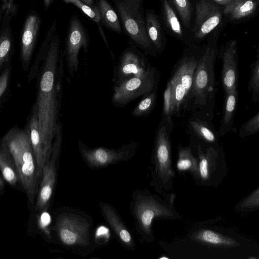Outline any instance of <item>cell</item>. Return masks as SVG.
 <instances>
[{
  "instance_id": "obj_1",
  "label": "cell",
  "mask_w": 259,
  "mask_h": 259,
  "mask_svg": "<svg viewBox=\"0 0 259 259\" xmlns=\"http://www.w3.org/2000/svg\"><path fill=\"white\" fill-rule=\"evenodd\" d=\"M44 62L39 75L34 104L37 114L41 141L45 154L50 156L57 126L62 94L64 55L58 35L49 29L40 48Z\"/></svg>"
},
{
  "instance_id": "obj_2",
  "label": "cell",
  "mask_w": 259,
  "mask_h": 259,
  "mask_svg": "<svg viewBox=\"0 0 259 259\" xmlns=\"http://www.w3.org/2000/svg\"><path fill=\"white\" fill-rule=\"evenodd\" d=\"M13 158L20 183L26 195L27 207L33 210L41 179L42 169L33 151L28 126L11 128L2 139Z\"/></svg>"
},
{
  "instance_id": "obj_3",
  "label": "cell",
  "mask_w": 259,
  "mask_h": 259,
  "mask_svg": "<svg viewBox=\"0 0 259 259\" xmlns=\"http://www.w3.org/2000/svg\"><path fill=\"white\" fill-rule=\"evenodd\" d=\"M175 195H167L165 200L147 190L136 189L132 195L130 204L131 214L134 218L136 231L141 239L151 243L155 238L152 229L156 219H178L179 213L174 208Z\"/></svg>"
},
{
  "instance_id": "obj_4",
  "label": "cell",
  "mask_w": 259,
  "mask_h": 259,
  "mask_svg": "<svg viewBox=\"0 0 259 259\" xmlns=\"http://www.w3.org/2000/svg\"><path fill=\"white\" fill-rule=\"evenodd\" d=\"M92 224L91 218L82 211L65 207L56 215L51 230L63 247L84 255L94 249Z\"/></svg>"
},
{
  "instance_id": "obj_5",
  "label": "cell",
  "mask_w": 259,
  "mask_h": 259,
  "mask_svg": "<svg viewBox=\"0 0 259 259\" xmlns=\"http://www.w3.org/2000/svg\"><path fill=\"white\" fill-rule=\"evenodd\" d=\"M169 132L166 123H160L156 133L152 157L150 185L159 194L171 189L175 172L171 164Z\"/></svg>"
},
{
  "instance_id": "obj_6",
  "label": "cell",
  "mask_w": 259,
  "mask_h": 259,
  "mask_svg": "<svg viewBox=\"0 0 259 259\" xmlns=\"http://www.w3.org/2000/svg\"><path fill=\"white\" fill-rule=\"evenodd\" d=\"M221 31L209 35L202 56L197 62L192 87L189 98H193L194 103L203 105L213 90L214 85V64L218 54L217 41Z\"/></svg>"
},
{
  "instance_id": "obj_7",
  "label": "cell",
  "mask_w": 259,
  "mask_h": 259,
  "mask_svg": "<svg viewBox=\"0 0 259 259\" xmlns=\"http://www.w3.org/2000/svg\"><path fill=\"white\" fill-rule=\"evenodd\" d=\"M124 31L132 41L146 53L155 56L156 50L147 33L144 0H112Z\"/></svg>"
},
{
  "instance_id": "obj_8",
  "label": "cell",
  "mask_w": 259,
  "mask_h": 259,
  "mask_svg": "<svg viewBox=\"0 0 259 259\" xmlns=\"http://www.w3.org/2000/svg\"><path fill=\"white\" fill-rule=\"evenodd\" d=\"M62 141L63 127L60 121L57 126L51 154L42 167L38 190L32 210L36 215L48 211L50 207L57 181Z\"/></svg>"
},
{
  "instance_id": "obj_9",
  "label": "cell",
  "mask_w": 259,
  "mask_h": 259,
  "mask_svg": "<svg viewBox=\"0 0 259 259\" xmlns=\"http://www.w3.org/2000/svg\"><path fill=\"white\" fill-rule=\"evenodd\" d=\"M194 6L195 18L191 28V40L199 42L213 33L222 31L228 23L223 7L212 0H196Z\"/></svg>"
},
{
  "instance_id": "obj_10",
  "label": "cell",
  "mask_w": 259,
  "mask_h": 259,
  "mask_svg": "<svg viewBox=\"0 0 259 259\" xmlns=\"http://www.w3.org/2000/svg\"><path fill=\"white\" fill-rule=\"evenodd\" d=\"M138 143L132 141L118 149L106 147L90 148L82 141H78L79 153L91 168L105 167L121 161H127L136 154Z\"/></svg>"
},
{
  "instance_id": "obj_11",
  "label": "cell",
  "mask_w": 259,
  "mask_h": 259,
  "mask_svg": "<svg viewBox=\"0 0 259 259\" xmlns=\"http://www.w3.org/2000/svg\"><path fill=\"white\" fill-rule=\"evenodd\" d=\"M156 69L145 77H133L114 84L111 101L114 106L122 107L130 102L155 90L158 82Z\"/></svg>"
},
{
  "instance_id": "obj_12",
  "label": "cell",
  "mask_w": 259,
  "mask_h": 259,
  "mask_svg": "<svg viewBox=\"0 0 259 259\" xmlns=\"http://www.w3.org/2000/svg\"><path fill=\"white\" fill-rule=\"evenodd\" d=\"M155 69L141 52L130 47L123 51L114 66L113 83L116 84L133 77H145Z\"/></svg>"
},
{
  "instance_id": "obj_13",
  "label": "cell",
  "mask_w": 259,
  "mask_h": 259,
  "mask_svg": "<svg viewBox=\"0 0 259 259\" xmlns=\"http://www.w3.org/2000/svg\"><path fill=\"white\" fill-rule=\"evenodd\" d=\"M88 45L89 38L84 27L78 17L73 16L69 22L64 53L68 72L70 76L73 77L77 71L80 49L83 48L87 53Z\"/></svg>"
},
{
  "instance_id": "obj_14",
  "label": "cell",
  "mask_w": 259,
  "mask_h": 259,
  "mask_svg": "<svg viewBox=\"0 0 259 259\" xmlns=\"http://www.w3.org/2000/svg\"><path fill=\"white\" fill-rule=\"evenodd\" d=\"M223 62L221 80L225 93L237 88L238 81V54L237 42L230 39L220 50Z\"/></svg>"
},
{
  "instance_id": "obj_15",
  "label": "cell",
  "mask_w": 259,
  "mask_h": 259,
  "mask_svg": "<svg viewBox=\"0 0 259 259\" xmlns=\"http://www.w3.org/2000/svg\"><path fill=\"white\" fill-rule=\"evenodd\" d=\"M41 19L34 11L30 12L23 25L20 38V58L23 69L26 71L36 45L41 26Z\"/></svg>"
},
{
  "instance_id": "obj_16",
  "label": "cell",
  "mask_w": 259,
  "mask_h": 259,
  "mask_svg": "<svg viewBox=\"0 0 259 259\" xmlns=\"http://www.w3.org/2000/svg\"><path fill=\"white\" fill-rule=\"evenodd\" d=\"M99 207L104 220L119 243L126 249L135 250L136 246L132 234L116 210L104 202H100Z\"/></svg>"
},
{
  "instance_id": "obj_17",
  "label": "cell",
  "mask_w": 259,
  "mask_h": 259,
  "mask_svg": "<svg viewBox=\"0 0 259 259\" xmlns=\"http://www.w3.org/2000/svg\"><path fill=\"white\" fill-rule=\"evenodd\" d=\"M259 0H232L223 7V13L228 23L244 22L258 13Z\"/></svg>"
},
{
  "instance_id": "obj_18",
  "label": "cell",
  "mask_w": 259,
  "mask_h": 259,
  "mask_svg": "<svg viewBox=\"0 0 259 259\" xmlns=\"http://www.w3.org/2000/svg\"><path fill=\"white\" fill-rule=\"evenodd\" d=\"M160 17L164 29L168 34L178 40L189 44L191 42L190 34L184 28L179 16L168 0H160Z\"/></svg>"
},
{
  "instance_id": "obj_19",
  "label": "cell",
  "mask_w": 259,
  "mask_h": 259,
  "mask_svg": "<svg viewBox=\"0 0 259 259\" xmlns=\"http://www.w3.org/2000/svg\"><path fill=\"white\" fill-rule=\"evenodd\" d=\"M198 170L196 180L206 185L210 184L215 172L218 170L219 153L212 147L203 151L200 145L198 146Z\"/></svg>"
},
{
  "instance_id": "obj_20",
  "label": "cell",
  "mask_w": 259,
  "mask_h": 259,
  "mask_svg": "<svg viewBox=\"0 0 259 259\" xmlns=\"http://www.w3.org/2000/svg\"><path fill=\"white\" fill-rule=\"evenodd\" d=\"M145 25L147 35L156 53L161 54L166 46L165 30L160 15L153 9H146Z\"/></svg>"
},
{
  "instance_id": "obj_21",
  "label": "cell",
  "mask_w": 259,
  "mask_h": 259,
  "mask_svg": "<svg viewBox=\"0 0 259 259\" xmlns=\"http://www.w3.org/2000/svg\"><path fill=\"white\" fill-rule=\"evenodd\" d=\"M13 17L5 11L0 29V71L8 60L14 46V37L10 22Z\"/></svg>"
},
{
  "instance_id": "obj_22",
  "label": "cell",
  "mask_w": 259,
  "mask_h": 259,
  "mask_svg": "<svg viewBox=\"0 0 259 259\" xmlns=\"http://www.w3.org/2000/svg\"><path fill=\"white\" fill-rule=\"evenodd\" d=\"M28 128L34 156L39 167L42 169L48 158L45 154L41 141L37 114L34 104L29 121Z\"/></svg>"
},
{
  "instance_id": "obj_23",
  "label": "cell",
  "mask_w": 259,
  "mask_h": 259,
  "mask_svg": "<svg viewBox=\"0 0 259 259\" xmlns=\"http://www.w3.org/2000/svg\"><path fill=\"white\" fill-rule=\"evenodd\" d=\"M197 60L194 55L184 56L180 60L172 75L180 80L188 94V97L192 87Z\"/></svg>"
},
{
  "instance_id": "obj_24",
  "label": "cell",
  "mask_w": 259,
  "mask_h": 259,
  "mask_svg": "<svg viewBox=\"0 0 259 259\" xmlns=\"http://www.w3.org/2000/svg\"><path fill=\"white\" fill-rule=\"evenodd\" d=\"M0 171L4 180L12 187L15 186L20 179L13 158L6 144H0Z\"/></svg>"
},
{
  "instance_id": "obj_25",
  "label": "cell",
  "mask_w": 259,
  "mask_h": 259,
  "mask_svg": "<svg viewBox=\"0 0 259 259\" xmlns=\"http://www.w3.org/2000/svg\"><path fill=\"white\" fill-rule=\"evenodd\" d=\"M237 99L238 91L237 88L225 93L220 131L221 136H223L231 128L236 108Z\"/></svg>"
},
{
  "instance_id": "obj_26",
  "label": "cell",
  "mask_w": 259,
  "mask_h": 259,
  "mask_svg": "<svg viewBox=\"0 0 259 259\" xmlns=\"http://www.w3.org/2000/svg\"><path fill=\"white\" fill-rule=\"evenodd\" d=\"M192 237L195 240L216 247H234L239 245L232 238L208 229L197 231Z\"/></svg>"
},
{
  "instance_id": "obj_27",
  "label": "cell",
  "mask_w": 259,
  "mask_h": 259,
  "mask_svg": "<svg viewBox=\"0 0 259 259\" xmlns=\"http://www.w3.org/2000/svg\"><path fill=\"white\" fill-rule=\"evenodd\" d=\"M100 13L102 24L107 28L118 33H122L119 19L116 12L106 0H96Z\"/></svg>"
},
{
  "instance_id": "obj_28",
  "label": "cell",
  "mask_w": 259,
  "mask_h": 259,
  "mask_svg": "<svg viewBox=\"0 0 259 259\" xmlns=\"http://www.w3.org/2000/svg\"><path fill=\"white\" fill-rule=\"evenodd\" d=\"M177 170L180 172L189 171L196 180L198 170V158L189 147H179L176 162Z\"/></svg>"
},
{
  "instance_id": "obj_29",
  "label": "cell",
  "mask_w": 259,
  "mask_h": 259,
  "mask_svg": "<svg viewBox=\"0 0 259 259\" xmlns=\"http://www.w3.org/2000/svg\"><path fill=\"white\" fill-rule=\"evenodd\" d=\"M186 30L190 34L194 6L191 0H168ZM191 36V35H190Z\"/></svg>"
},
{
  "instance_id": "obj_30",
  "label": "cell",
  "mask_w": 259,
  "mask_h": 259,
  "mask_svg": "<svg viewBox=\"0 0 259 259\" xmlns=\"http://www.w3.org/2000/svg\"><path fill=\"white\" fill-rule=\"evenodd\" d=\"M171 85V93L175 108V114L177 115L180 112L182 105L186 102L188 94L182 85L180 80L172 76L169 80Z\"/></svg>"
},
{
  "instance_id": "obj_31",
  "label": "cell",
  "mask_w": 259,
  "mask_h": 259,
  "mask_svg": "<svg viewBox=\"0 0 259 259\" xmlns=\"http://www.w3.org/2000/svg\"><path fill=\"white\" fill-rule=\"evenodd\" d=\"M156 98L157 95L155 90L144 96L133 110L132 116L139 118L148 115L155 106Z\"/></svg>"
},
{
  "instance_id": "obj_32",
  "label": "cell",
  "mask_w": 259,
  "mask_h": 259,
  "mask_svg": "<svg viewBox=\"0 0 259 259\" xmlns=\"http://www.w3.org/2000/svg\"><path fill=\"white\" fill-rule=\"evenodd\" d=\"M62 1L71 4L79 9L84 14L95 22L99 26V30L102 29L101 25L102 24L101 18L99 10L96 5L94 6H89L81 0H61Z\"/></svg>"
},
{
  "instance_id": "obj_33",
  "label": "cell",
  "mask_w": 259,
  "mask_h": 259,
  "mask_svg": "<svg viewBox=\"0 0 259 259\" xmlns=\"http://www.w3.org/2000/svg\"><path fill=\"white\" fill-rule=\"evenodd\" d=\"M189 122L194 132L205 142L214 143L216 141L215 135L203 121L190 120Z\"/></svg>"
},
{
  "instance_id": "obj_34",
  "label": "cell",
  "mask_w": 259,
  "mask_h": 259,
  "mask_svg": "<svg viewBox=\"0 0 259 259\" xmlns=\"http://www.w3.org/2000/svg\"><path fill=\"white\" fill-rule=\"evenodd\" d=\"M250 78L248 89L252 92V99L256 102L259 99V52L257 51L256 60L251 65Z\"/></svg>"
},
{
  "instance_id": "obj_35",
  "label": "cell",
  "mask_w": 259,
  "mask_h": 259,
  "mask_svg": "<svg viewBox=\"0 0 259 259\" xmlns=\"http://www.w3.org/2000/svg\"><path fill=\"white\" fill-rule=\"evenodd\" d=\"M175 114V108L172 98L171 85L170 80L166 84L163 95V105L162 108L163 118H170Z\"/></svg>"
},
{
  "instance_id": "obj_36",
  "label": "cell",
  "mask_w": 259,
  "mask_h": 259,
  "mask_svg": "<svg viewBox=\"0 0 259 259\" xmlns=\"http://www.w3.org/2000/svg\"><path fill=\"white\" fill-rule=\"evenodd\" d=\"M37 224L39 230L48 239H52L50 224L51 219L48 211H42L36 215Z\"/></svg>"
},
{
  "instance_id": "obj_37",
  "label": "cell",
  "mask_w": 259,
  "mask_h": 259,
  "mask_svg": "<svg viewBox=\"0 0 259 259\" xmlns=\"http://www.w3.org/2000/svg\"><path fill=\"white\" fill-rule=\"evenodd\" d=\"M259 206V188L257 187L251 194L248 196L236 208L239 210H250L257 208Z\"/></svg>"
},
{
  "instance_id": "obj_38",
  "label": "cell",
  "mask_w": 259,
  "mask_h": 259,
  "mask_svg": "<svg viewBox=\"0 0 259 259\" xmlns=\"http://www.w3.org/2000/svg\"><path fill=\"white\" fill-rule=\"evenodd\" d=\"M259 130V112L245 122L241 126L239 136L241 137L253 135Z\"/></svg>"
},
{
  "instance_id": "obj_39",
  "label": "cell",
  "mask_w": 259,
  "mask_h": 259,
  "mask_svg": "<svg viewBox=\"0 0 259 259\" xmlns=\"http://www.w3.org/2000/svg\"><path fill=\"white\" fill-rule=\"evenodd\" d=\"M10 74V68L7 67L0 75V98L7 89Z\"/></svg>"
},
{
  "instance_id": "obj_40",
  "label": "cell",
  "mask_w": 259,
  "mask_h": 259,
  "mask_svg": "<svg viewBox=\"0 0 259 259\" xmlns=\"http://www.w3.org/2000/svg\"><path fill=\"white\" fill-rule=\"evenodd\" d=\"M2 2V6L4 9L5 11L9 12L12 17L16 15L18 6L14 3V0H1Z\"/></svg>"
},
{
  "instance_id": "obj_41",
  "label": "cell",
  "mask_w": 259,
  "mask_h": 259,
  "mask_svg": "<svg viewBox=\"0 0 259 259\" xmlns=\"http://www.w3.org/2000/svg\"><path fill=\"white\" fill-rule=\"evenodd\" d=\"M217 4L219 5L220 6L223 7L226 6L228 5L230 2H231L232 0H212Z\"/></svg>"
},
{
  "instance_id": "obj_42",
  "label": "cell",
  "mask_w": 259,
  "mask_h": 259,
  "mask_svg": "<svg viewBox=\"0 0 259 259\" xmlns=\"http://www.w3.org/2000/svg\"><path fill=\"white\" fill-rule=\"evenodd\" d=\"M54 0H43L45 9H47L51 6Z\"/></svg>"
},
{
  "instance_id": "obj_43",
  "label": "cell",
  "mask_w": 259,
  "mask_h": 259,
  "mask_svg": "<svg viewBox=\"0 0 259 259\" xmlns=\"http://www.w3.org/2000/svg\"><path fill=\"white\" fill-rule=\"evenodd\" d=\"M5 182L4 179L0 177V191H4L5 190Z\"/></svg>"
},
{
  "instance_id": "obj_44",
  "label": "cell",
  "mask_w": 259,
  "mask_h": 259,
  "mask_svg": "<svg viewBox=\"0 0 259 259\" xmlns=\"http://www.w3.org/2000/svg\"><path fill=\"white\" fill-rule=\"evenodd\" d=\"M4 12H5V10L3 8V6L1 5L0 6V29H1L2 18H3V16Z\"/></svg>"
},
{
  "instance_id": "obj_45",
  "label": "cell",
  "mask_w": 259,
  "mask_h": 259,
  "mask_svg": "<svg viewBox=\"0 0 259 259\" xmlns=\"http://www.w3.org/2000/svg\"><path fill=\"white\" fill-rule=\"evenodd\" d=\"M86 4L91 6H94L95 5L94 3V0H81Z\"/></svg>"
},
{
  "instance_id": "obj_46",
  "label": "cell",
  "mask_w": 259,
  "mask_h": 259,
  "mask_svg": "<svg viewBox=\"0 0 259 259\" xmlns=\"http://www.w3.org/2000/svg\"><path fill=\"white\" fill-rule=\"evenodd\" d=\"M4 191H0V195L4 193Z\"/></svg>"
}]
</instances>
